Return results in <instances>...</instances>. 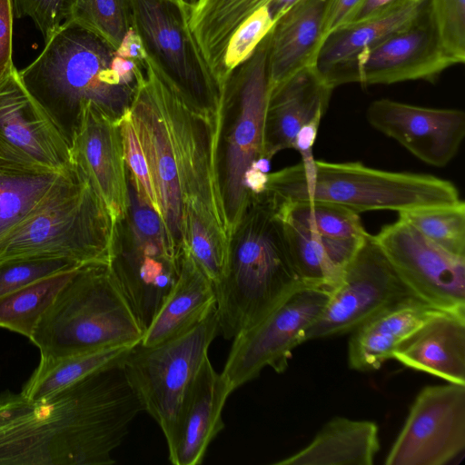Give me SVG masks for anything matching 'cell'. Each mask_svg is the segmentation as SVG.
I'll return each instance as SVG.
<instances>
[{
	"label": "cell",
	"mask_w": 465,
	"mask_h": 465,
	"mask_svg": "<svg viewBox=\"0 0 465 465\" xmlns=\"http://www.w3.org/2000/svg\"><path fill=\"white\" fill-rule=\"evenodd\" d=\"M169 1H171V2H173V3H176V4H181V5H183V4H182V2H181V0H169Z\"/></svg>",
	"instance_id": "obj_46"
},
{
	"label": "cell",
	"mask_w": 465,
	"mask_h": 465,
	"mask_svg": "<svg viewBox=\"0 0 465 465\" xmlns=\"http://www.w3.org/2000/svg\"><path fill=\"white\" fill-rule=\"evenodd\" d=\"M128 114L147 163L169 254L180 261L191 217L230 242L219 175L221 117L190 104L148 57Z\"/></svg>",
	"instance_id": "obj_1"
},
{
	"label": "cell",
	"mask_w": 465,
	"mask_h": 465,
	"mask_svg": "<svg viewBox=\"0 0 465 465\" xmlns=\"http://www.w3.org/2000/svg\"><path fill=\"white\" fill-rule=\"evenodd\" d=\"M333 88L315 65L305 67L269 88L263 128V155L294 149L300 131L321 123Z\"/></svg>",
	"instance_id": "obj_20"
},
{
	"label": "cell",
	"mask_w": 465,
	"mask_h": 465,
	"mask_svg": "<svg viewBox=\"0 0 465 465\" xmlns=\"http://www.w3.org/2000/svg\"><path fill=\"white\" fill-rule=\"evenodd\" d=\"M362 2L363 0H329L324 21V38L331 31L348 24Z\"/></svg>",
	"instance_id": "obj_41"
},
{
	"label": "cell",
	"mask_w": 465,
	"mask_h": 465,
	"mask_svg": "<svg viewBox=\"0 0 465 465\" xmlns=\"http://www.w3.org/2000/svg\"><path fill=\"white\" fill-rule=\"evenodd\" d=\"M465 448V384L424 387L391 448L386 465H443Z\"/></svg>",
	"instance_id": "obj_15"
},
{
	"label": "cell",
	"mask_w": 465,
	"mask_h": 465,
	"mask_svg": "<svg viewBox=\"0 0 465 465\" xmlns=\"http://www.w3.org/2000/svg\"><path fill=\"white\" fill-rule=\"evenodd\" d=\"M264 192L278 204L326 202L358 213L374 210L401 213L462 201L453 183L434 175L313 158L269 173Z\"/></svg>",
	"instance_id": "obj_5"
},
{
	"label": "cell",
	"mask_w": 465,
	"mask_h": 465,
	"mask_svg": "<svg viewBox=\"0 0 465 465\" xmlns=\"http://www.w3.org/2000/svg\"><path fill=\"white\" fill-rule=\"evenodd\" d=\"M105 40L115 50L133 28L131 0H67L65 20Z\"/></svg>",
	"instance_id": "obj_33"
},
{
	"label": "cell",
	"mask_w": 465,
	"mask_h": 465,
	"mask_svg": "<svg viewBox=\"0 0 465 465\" xmlns=\"http://www.w3.org/2000/svg\"><path fill=\"white\" fill-rule=\"evenodd\" d=\"M406 367L465 384V313L440 312L394 350Z\"/></svg>",
	"instance_id": "obj_22"
},
{
	"label": "cell",
	"mask_w": 465,
	"mask_h": 465,
	"mask_svg": "<svg viewBox=\"0 0 465 465\" xmlns=\"http://www.w3.org/2000/svg\"><path fill=\"white\" fill-rule=\"evenodd\" d=\"M297 0H273L267 7L275 21L286 9Z\"/></svg>",
	"instance_id": "obj_44"
},
{
	"label": "cell",
	"mask_w": 465,
	"mask_h": 465,
	"mask_svg": "<svg viewBox=\"0 0 465 465\" xmlns=\"http://www.w3.org/2000/svg\"><path fill=\"white\" fill-rule=\"evenodd\" d=\"M272 1L200 0L192 10L189 25L222 86L227 80L223 57L230 37L247 17Z\"/></svg>",
	"instance_id": "obj_27"
},
{
	"label": "cell",
	"mask_w": 465,
	"mask_h": 465,
	"mask_svg": "<svg viewBox=\"0 0 465 465\" xmlns=\"http://www.w3.org/2000/svg\"><path fill=\"white\" fill-rule=\"evenodd\" d=\"M12 5L14 16L30 17L45 43L65 20L67 0H12Z\"/></svg>",
	"instance_id": "obj_39"
},
{
	"label": "cell",
	"mask_w": 465,
	"mask_h": 465,
	"mask_svg": "<svg viewBox=\"0 0 465 465\" xmlns=\"http://www.w3.org/2000/svg\"><path fill=\"white\" fill-rule=\"evenodd\" d=\"M423 1L425 0H363L349 23L385 15Z\"/></svg>",
	"instance_id": "obj_42"
},
{
	"label": "cell",
	"mask_w": 465,
	"mask_h": 465,
	"mask_svg": "<svg viewBox=\"0 0 465 465\" xmlns=\"http://www.w3.org/2000/svg\"><path fill=\"white\" fill-rule=\"evenodd\" d=\"M429 16L445 52L465 62V0H427Z\"/></svg>",
	"instance_id": "obj_35"
},
{
	"label": "cell",
	"mask_w": 465,
	"mask_h": 465,
	"mask_svg": "<svg viewBox=\"0 0 465 465\" xmlns=\"http://www.w3.org/2000/svg\"><path fill=\"white\" fill-rule=\"evenodd\" d=\"M138 344H113L37 367L20 393L29 401L41 399L104 367L122 361Z\"/></svg>",
	"instance_id": "obj_29"
},
{
	"label": "cell",
	"mask_w": 465,
	"mask_h": 465,
	"mask_svg": "<svg viewBox=\"0 0 465 465\" xmlns=\"http://www.w3.org/2000/svg\"><path fill=\"white\" fill-rule=\"evenodd\" d=\"M115 52L121 57L140 63H143L147 57L143 43L134 28L127 32Z\"/></svg>",
	"instance_id": "obj_43"
},
{
	"label": "cell",
	"mask_w": 465,
	"mask_h": 465,
	"mask_svg": "<svg viewBox=\"0 0 465 465\" xmlns=\"http://www.w3.org/2000/svg\"><path fill=\"white\" fill-rule=\"evenodd\" d=\"M330 293L326 288L302 287L232 339L221 372L232 391L266 367L277 373L286 371L293 350L304 342L305 331L321 314Z\"/></svg>",
	"instance_id": "obj_11"
},
{
	"label": "cell",
	"mask_w": 465,
	"mask_h": 465,
	"mask_svg": "<svg viewBox=\"0 0 465 465\" xmlns=\"http://www.w3.org/2000/svg\"><path fill=\"white\" fill-rule=\"evenodd\" d=\"M374 238L417 298L443 312L465 313V257L436 245L400 217Z\"/></svg>",
	"instance_id": "obj_14"
},
{
	"label": "cell",
	"mask_w": 465,
	"mask_h": 465,
	"mask_svg": "<svg viewBox=\"0 0 465 465\" xmlns=\"http://www.w3.org/2000/svg\"><path fill=\"white\" fill-rule=\"evenodd\" d=\"M200 0H181L183 5L191 14L192 10L195 8Z\"/></svg>",
	"instance_id": "obj_45"
},
{
	"label": "cell",
	"mask_w": 465,
	"mask_h": 465,
	"mask_svg": "<svg viewBox=\"0 0 465 465\" xmlns=\"http://www.w3.org/2000/svg\"><path fill=\"white\" fill-rule=\"evenodd\" d=\"M232 392L222 373L205 358L165 435L169 460L174 465L203 462L211 441L224 428L222 412Z\"/></svg>",
	"instance_id": "obj_19"
},
{
	"label": "cell",
	"mask_w": 465,
	"mask_h": 465,
	"mask_svg": "<svg viewBox=\"0 0 465 465\" xmlns=\"http://www.w3.org/2000/svg\"><path fill=\"white\" fill-rule=\"evenodd\" d=\"M305 286L274 203L265 192L252 194L231 235L224 274L214 285L219 334L232 340Z\"/></svg>",
	"instance_id": "obj_4"
},
{
	"label": "cell",
	"mask_w": 465,
	"mask_h": 465,
	"mask_svg": "<svg viewBox=\"0 0 465 465\" xmlns=\"http://www.w3.org/2000/svg\"><path fill=\"white\" fill-rule=\"evenodd\" d=\"M71 164L67 143L16 69L0 84V169L49 173L65 171Z\"/></svg>",
	"instance_id": "obj_16"
},
{
	"label": "cell",
	"mask_w": 465,
	"mask_h": 465,
	"mask_svg": "<svg viewBox=\"0 0 465 465\" xmlns=\"http://www.w3.org/2000/svg\"><path fill=\"white\" fill-rule=\"evenodd\" d=\"M45 44L41 54L18 74L69 147L87 104L115 119L127 113L145 60L117 55L105 40L68 21Z\"/></svg>",
	"instance_id": "obj_3"
},
{
	"label": "cell",
	"mask_w": 465,
	"mask_h": 465,
	"mask_svg": "<svg viewBox=\"0 0 465 465\" xmlns=\"http://www.w3.org/2000/svg\"><path fill=\"white\" fill-rule=\"evenodd\" d=\"M430 242L445 251L465 257V203L420 208L399 213Z\"/></svg>",
	"instance_id": "obj_34"
},
{
	"label": "cell",
	"mask_w": 465,
	"mask_h": 465,
	"mask_svg": "<svg viewBox=\"0 0 465 465\" xmlns=\"http://www.w3.org/2000/svg\"><path fill=\"white\" fill-rule=\"evenodd\" d=\"M79 267L81 265L64 259L0 261V297L38 279Z\"/></svg>",
	"instance_id": "obj_37"
},
{
	"label": "cell",
	"mask_w": 465,
	"mask_h": 465,
	"mask_svg": "<svg viewBox=\"0 0 465 465\" xmlns=\"http://www.w3.org/2000/svg\"><path fill=\"white\" fill-rule=\"evenodd\" d=\"M116 224L85 176L73 164L38 205L0 237V261L64 259L110 265Z\"/></svg>",
	"instance_id": "obj_6"
},
{
	"label": "cell",
	"mask_w": 465,
	"mask_h": 465,
	"mask_svg": "<svg viewBox=\"0 0 465 465\" xmlns=\"http://www.w3.org/2000/svg\"><path fill=\"white\" fill-rule=\"evenodd\" d=\"M143 411L123 361L36 401L0 396V464H113Z\"/></svg>",
	"instance_id": "obj_2"
},
{
	"label": "cell",
	"mask_w": 465,
	"mask_h": 465,
	"mask_svg": "<svg viewBox=\"0 0 465 465\" xmlns=\"http://www.w3.org/2000/svg\"><path fill=\"white\" fill-rule=\"evenodd\" d=\"M65 171L22 173L0 169V237L38 205Z\"/></svg>",
	"instance_id": "obj_31"
},
{
	"label": "cell",
	"mask_w": 465,
	"mask_h": 465,
	"mask_svg": "<svg viewBox=\"0 0 465 465\" xmlns=\"http://www.w3.org/2000/svg\"><path fill=\"white\" fill-rule=\"evenodd\" d=\"M12 0H0V84L15 70L13 62Z\"/></svg>",
	"instance_id": "obj_40"
},
{
	"label": "cell",
	"mask_w": 465,
	"mask_h": 465,
	"mask_svg": "<svg viewBox=\"0 0 465 465\" xmlns=\"http://www.w3.org/2000/svg\"><path fill=\"white\" fill-rule=\"evenodd\" d=\"M133 28L147 57L203 113L220 118L223 87L189 25L190 13L169 0H131Z\"/></svg>",
	"instance_id": "obj_9"
},
{
	"label": "cell",
	"mask_w": 465,
	"mask_h": 465,
	"mask_svg": "<svg viewBox=\"0 0 465 465\" xmlns=\"http://www.w3.org/2000/svg\"><path fill=\"white\" fill-rule=\"evenodd\" d=\"M215 307L213 282L183 251L178 278L140 344L153 346L172 339L199 323Z\"/></svg>",
	"instance_id": "obj_24"
},
{
	"label": "cell",
	"mask_w": 465,
	"mask_h": 465,
	"mask_svg": "<svg viewBox=\"0 0 465 465\" xmlns=\"http://www.w3.org/2000/svg\"><path fill=\"white\" fill-rule=\"evenodd\" d=\"M75 270L38 279L0 297V328L30 340L42 314Z\"/></svg>",
	"instance_id": "obj_30"
},
{
	"label": "cell",
	"mask_w": 465,
	"mask_h": 465,
	"mask_svg": "<svg viewBox=\"0 0 465 465\" xmlns=\"http://www.w3.org/2000/svg\"><path fill=\"white\" fill-rule=\"evenodd\" d=\"M455 64H458L456 61L441 46L426 7L409 25L350 60L331 67L322 76L333 89L351 83L433 82Z\"/></svg>",
	"instance_id": "obj_13"
},
{
	"label": "cell",
	"mask_w": 465,
	"mask_h": 465,
	"mask_svg": "<svg viewBox=\"0 0 465 465\" xmlns=\"http://www.w3.org/2000/svg\"><path fill=\"white\" fill-rule=\"evenodd\" d=\"M268 7L264 6L247 17L230 37L223 57L224 69L230 73L255 50L273 26Z\"/></svg>",
	"instance_id": "obj_36"
},
{
	"label": "cell",
	"mask_w": 465,
	"mask_h": 465,
	"mask_svg": "<svg viewBox=\"0 0 465 465\" xmlns=\"http://www.w3.org/2000/svg\"><path fill=\"white\" fill-rule=\"evenodd\" d=\"M274 204L282 219L324 237L361 239L368 234L359 213L338 204L318 201Z\"/></svg>",
	"instance_id": "obj_32"
},
{
	"label": "cell",
	"mask_w": 465,
	"mask_h": 465,
	"mask_svg": "<svg viewBox=\"0 0 465 465\" xmlns=\"http://www.w3.org/2000/svg\"><path fill=\"white\" fill-rule=\"evenodd\" d=\"M440 311L412 296L378 312L351 331L348 343L351 369L371 371L392 359L394 350L411 333Z\"/></svg>",
	"instance_id": "obj_23"
},
{
	"label": "cell",
	"mask_w": 465,
	"mask_h": 465,
	"mask_svg": "<svg viewBox=\"0 0 465 465\" xmlns=\"http://www.w3.org/2000/svg\"><path fill=\"white\" fill-rule=\"evenodd\" d=\"M426 7L427 0L385 15L349 23L331 31L321 45L315 62L316 69L323 74L331 67L376 45L412 23Z\"/></svg>",
	"instance_id": "obj_28"
},
{
	"label": "cell",
	"mask_w": 465,
	"mask_h": 465,
	"mask_svg": "<svg viewBox=\"0 0 465 465\" xmlns=\"http://www.w3.org/2000/svg\"><path fill=\"white\" fill-rule=\"evenodd\" d=\"M380 450L379 429L370 420L335 417L298 452L277 465H371Z\"/></svg>",
	"instance_id": "obj_25"
},
{
	"label": "cell",
	"mask_w": 465,
	"mask_h": 465,
	"mask_svg": "<svg viewBox=\"0 0 465 465\" xmlns=\"http://www.w3.org/2000/svg\"><path fill=\"white\" fill-rule=\"evenodd\" d=\"M366 117L373 128L437 167L453 159L465 136V114L458 109L422 107L383 98L369 105Z\"/></svg>",
	"instance_id": "obj_17"
},
{
	"label": "cell",
	"mask_w": 465,
	"mask_h": 465,
	"mask_svg": "<svg viewBox=\"0 0 465 465\" xmlns=\"http://www.w3.org/2000/svg\"><path fill=\"white\" fill-rule=\"evenodd\" d=\"M268 46L269 34L252 54L230 73L223 90L219 175L231 235L252 195L245 186V174L257 160L264 157Z\"/></svg>",
	"instance_id": "obj_8"
},
{
	"label": "cell",
	"mask_w": 465,
	"mask_h": 465,
	"mask_svg": "<svg viewBox=\"0 0 465 465\" xmlns=\"http://www.w3.org/2000/svg\"><path fill=\"white\" fill-rule=\"evenodd\" d=\"M329 0H297L269 33V88L296 72L315 65L323 42Z\"/></svg>",
	"instance_id": "obj_21"
},
{
	"label": "cell",
	"mask_w": 465,
	"mask_h": 465,
	"mask_svg": "<svg viewBox=\"0 0 465 465\" xmlns=\"http://www.w3.org/2000/svg\"><path fill=\"white\" fill-rule=\"evenodd\" d=\"M412 296L374 236L368 234L305 331L304 342L351 332L387 307Z\"/></svg>",
	"instance_id": "obj_12"
},
{
	"label": "cell",
	"mask_w": 465,
	"mask_h": 465,
	"mask_svg": "<svg viewBox=\"0 0 465 465\" xmlns=\"http://www.w3.org/2000/svg\"><path fill=\"white\" fill-rule=\"evenodd\" d=\"M120 120L94 104H87L69 147L71 163L90 182L115 224L125 218L128 209V177Z\"/></svg>",
	"instance_id": "obj_18"
},
{
	"label": "cell",
	"mask_w": 465,
	"mask_h": 465,
	"mask_svg": "<svg viewBox=\"0 0 465 465\" xmlns=\"http://www.w3.org/2000/svg\"><path fill=\"white\" fill-rule=\"evenodd\" d=\"M129 111V110H128ZM125 113L120 120L124 157L127 174L137 193L155 211L157 204L146 160L130 119Z\"/></svg>",
	"instance_id": "obj_38"
},
{
	"label": "cell",
	"mask_w": 465,
	"mask_h": 465,
	"mask_svg": "<svg viewBox=\"0 0 465 465\" xmlns=\"http://www.w3.org/2000/svg\"><path fill=\"white\" fill-rule=\"evenodd\" d=\"M143 330L107 264L77 268L39 319L30 341L37 367L117 343H140Z\"/></svg>",
	"instance_id": "obj_7"
},
{
	"label": "cell",
	"mask_w": 465,
	"mask_h": 465,
	"mask_svg": "<svg viewBox=\"0 0 465 465\" xmlns=\"http://www.w3.org/2000/svg\"><path fill=\"white\" fill-rule=\"evenodd\" d=\"M282 221L302 280L308 286L330 291L339 284L346 266L369 234L361 239L330 238L309 232L290 220Z\"/></svg>",
	"instance_id": "obj_26"
},
{
	"label": "cell",
	"mask_w": 465,
	"mask_h": 465,
	"mask_svg": "<svg viewBox=\"0 0 465 465\" xmlns=\"http://www.w3.org/2000/svg\"><path fill=\"white\" fill-rule=\"evenodd\" d=\"M219 334L216 307L184 332L153 346L136 345L123 367L143 411L170 431L182 401Z\"/></svg>",
	"instance_id": "obj_10"
}]
</instances>
